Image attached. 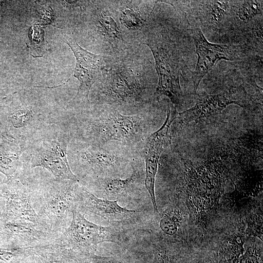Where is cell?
Wrapping results in <instances>:
<instances>
[{
    "mask_svg": "<svg viewBox=\"0 0 263 263\" xmlns=\"http://www.w3.org/2000/svg\"><path fill=\"white\" fill-rule=\"evenodd\" d=\"M34 253L33 248H21L0 244V263H21Z\"/></svg>",
    "mask_w": 263,
    "mask_h": 263,
    "instance_id": "ffe728a7",
    "label": "cell"
},
{
    "mask_svg": "<svg viewBox=\"0 0 263 263\" xmlns=\"http://www.w3.org/2000/svg\"><path fill=\"white\" fill-rule=\"evenodd\" d=\"M144 58L135 53L110 56L93 86L91 103L126 115L149 110L154 92Z\"/></svg>",
    "mask_w": 263,
    "mask_h": 263,
    "instance_id": "7a4b0ae2",
    "label": "cell"
},
{
    "mask_svg": "<svg viewBox=\"0 0 263 263\" xmlns=\"http://www.w3.org/2000/svg\"><path fill=\"white\" fill-rule=\"evenodd\" d=\"M33 189L35 207L42 225L61 233L70 224L76 208L77 180H58L53 176L26 174Z\"/></svg>",
    "mask_w": 263,
    "mask_h": 263,
    "instance_id": "3957f363",
    "label": "cell"
},
{
    "mask_svg": "<svg viewBox=\"0 0 263 263\" xmlns=\"http://www.w3.org/2000/svg\"><path fill=\"white\" fill-rule=\"evenodd\" d=\"M99 2L93 18L97 35L104 49L111 54V56H121L130 51V38L136 37L122 26L119 20L117 1Z\"/></svg>",
    "mask_w": 263,
    "mask_h": 263,
    "instance_id": "7c38bea8",
    "label": "cell"
},
{
    "mask_svg": "<svg viewBox=\"0 0 263 263\" xmlns=\"http://www.w3.org/2000/svg\"><path fill=\"white\" fill-rule=\"evenodd\" d=\"M70 136L64 122L45 129L28 145L22 159L25 169L40 167L58 180H77L70 168L68 147Z\"/></svg>",
    "mask_w": 263,
    "mask_h": 263,
    "instance_id": "5b68a950",
    "label": "cell"
},
{
    "mask_svg": "<svg viewBox=\"0 0 263 263\" xmlns=\"http://www.w3.org/2000/svg\"><path fill=\"white\" fill-rule=\"evenodd\" d=\"M153 123L150 110L126 115L91 103L67 114L65 119L70 141L120 149L139 154L145 140L152 133Z\"/></svg>",
    "mask_w": 263,
    "mask_h": 263,
    "instance_id": "6da1fadb",
    "label": "cell"
},
{
    "mask_svg": "<svg viewBox=\"0 0 263 263\" xmlns=\"http://www.w3.org/2000/svg\"><path fill=\"white\" fill-rule=\"evenodd\" d=\"M132 168L127 178H97L82 186L99 198L116 201L130 209L146 208L144 202L149 194L145 186V164L141 155L134 158Z\"/></svg>",
    "mask_w": 263,
    "mask_h": 263,
    "instance_id": "ba28073f",
    "label": "cell"
},
{
    "mask_svg": "<svg viewBox=\"0 0 263 263\" xmlns=\"http://www.w3.org/2000/svg\"><path fill=\"white\" fill-rule=\"evenodd\" d=\"M236 91L229 90L216 94H206L198 97L192 107L183 112L177 113L176 118L182 126L190 122L197 123L200 121L214 117L220 114L228 106L238 105L243 107V104L236 98Z\"/></svg>",
    "mask_w": 263,
    "mask_h": 263,
    "instance_id": "2e32d148",
    "label": "cell"
},
{
    "mask_svg": "<svg viewBox=\"0 0 263 263\" xmlns=\"http://www.w3.org/2000/svg\"><path fill=\"white\" fill-rule=\"evenodd\" d=\"M60 234L33 223L3 218L2 215L0 231V244L34 248L48 244Z\"/></svg>",
    "mask_w": 263,
    "mask_h": 263,
    "instance_id": "9a60e30c",
    "label": "cell"
},
{
    "mask_svg": "<svg viewBox=\"0 0 263 263\" xmlns=\"http://www.w3.org/2000/svg\"><path fill=\"white\" fill-rule=\"evenodd\" d=\"M16 98L7 115V138L27 147L28 144L48 127L64 121L65 116L40 105L35 99L24 96Z\"/></svg>",
    "mask_w": 263,
    "mask_h": 263,
    "instance_id": "52a82bcc",
    "label": "cell"
},
{
    "mask_svg": "<svg viewBox=\"0 0 263 263\" xmlns=\"http://www.w3.org/2000/svg\"><path fill=\"white\" fill-rule=\"evenodd\" d=\"M191 36L198 56L195 70L192 72L193 91L196 93L200 82L205 75L219 60H231L226 46L209 42L199 27L191 29Z\"/></svg>",
    "mask_w": 263,
    "mask_h": 263,
    "instance_id": "e0dca14e",
    "label": "cell"
},
{
    "mask_svg": "<svg viewBox=\"0 0 263 263\" xmlns=\"http://www.w3.org/2000/svg\"><path fill=\"white\" fill-rule=\"evenodd\" d=\"M76 208L97 224L119 227L128 231L138 228L147 220L146 208L130 209L122 207L116 201L97 197L80 184Z\"/></svg>",
    "mask_w": 263,
    "mask_h": 263,
    "instance_id": "9c48e42d",
    "label": "cell"
},
{
    "mask_svg": "<svg viewBox=\"0 0 263 263\" xmlns=\"http://www.w3.org/2000/svg\"><path fill=\"white\" fill-rule=\"evenodd\" d=\"M0 201L3 218L22 220L44 227L35 207L32 187L24 174L4 182Z\"/></svg>",
    "mask_w": 263,
    "mask_h": 263,
    "instance_id": "4fadbf2b",
    "label": "cell"
},
{
    "mask_svg": "<svg viewBox=\"0 0 263 263\" xmlns=\"http://www.w3.org/2000/svg\"><path fill=\"white\" fill-rule=\"evenodd\" d=\"M5 181H1L0 179V201L1 199V189H2V187L3 185V184L4 183Z\"/></svg>",
    "mask_w": 263,
    "mask_h": 263,
    "instance_id": "4316f807",
    "label": "cell"
},
{
    "mask_svg": "<svg viewBox=\"0 0 263 263\" xmlns=\"http://www.w3.org/2000/svg\"><path fill=\"white\" fill-rule=\"evenodd\" d=\"M117 1L119 20L125 29L135 37L142 33L148 19L143 16L137 6L139 1Z\"/></svg>",
    "mask_w": 263,
    "mask_h": 263,
    "instance_id": "ac0fdd59",
    "label": "cell"
},
{
    "mask_svg": "<svg viewBox=\"0 0 263 263\" xmlns=\"http://www.w3.org/2000/svg\"><path fill=\"white\" fill-rule=\"evenodd\" d=\"M177 114L172 104H168L167 116L163 124L145 140L140 155L145 164V186L149 194L155 215L159 213L155 192V183L162 154L171 145L170 127Z\"/></svg>",
    "mask_w": 263,
    "mask_h": 263,
    "instance_id": "8fae6325",
    "label": "cell"
},
{
    "mask_svg": "<svg viewBox=\"0 0 263 263\" xmlns=\"http://www.w3.org/2000/svg\"><path fill=\"white\" fill-rule=\"evenodd\" d=\"M244 262V263H262V258L261 255L247 252L245 255Z\"/></svg>",
    "mask_w": 263,
    "mask_h": 263,
    "instance_id": "d4e9b609",
    "label": "cell"
},
{
    "mask_svg": "<svg viewBox=\"0 0 263 263\" xmlns=\"http://www.w3.org/2000/svg\"><path fill=\"white\" fill-rule=\"evenodd\" d=\"M140 155L73 141H70L67 152L71 170L81 185L103 177L127 178L132 172V161Z\"/></svg>",
    "mask_w": 263,
    "mask_h": 263,
    "instance_id": "277c9868",
    "label": "cell"
},
{
    "mask_svg": "<svg viewBox=\"0 0 263 263\" xmlns=\"http://www.w3.org/2000/svg\"><path fill=\"white\" fill-rule=\"evenodd\" d=\"M142 34L143 43L151 50L158 81L154 98L167 96L177 110L182 105L183 92L180 82V56L174 43L163 33H154L146 28Z\"/></svg>",
    "mask_w": 263,
    "mask_h": 263,
    "instance_id": "8992f818",
    "label": "cell"
},
{
    "mask_svg": "<svg viewBox=\"0 0 263 263\" xmlns=\"http://www.w3.org/2000/svg\"><path fill=\"white\" fill-rule=\"evenodd\" d=\"M153 245L151 251L153 253V263H180L178 259L170 254L167 250L161 246Z\"/></svg>",
    "mask_w": 263,
    "mask_h": 263,
    "instance_id": "cb8c5ba5",
    "label": "cell"
},
{
    "mask_svg": "<svg viewBox=\"0 0 263 263\" xmlns=\"http://www.w3.org/2000/svg\"><path fill=\"white\" fill-rule=\"evenodd\" d=\"M64 39L73 51L76 60L72 77L76 78L79 83L77 93L72 100L81 104L90 103L91 90L110 56L97 55L88 51L81 47L71 35H65Z\"/></svg>",
    "mask_w": 263,
    "mask_h": 263,
    "instance_id": "5bb4252c",
    "label": "cell"
},
{
    "mask_svg": "<svg viewBox=\"0 0 263 263\" xmlns=\"http://www.w3.org/2000/svg\"><path fill=\"white\" fill-rule=\"evenodd\" d=\"M79 263H129L128 260L119 257L102 256L94 253L81 257Z\"/></svg>",
    "mask_w": 263,
    "mask_h": 263,
    "instance_id": "603a6c76",
    "label": "cell"
},
{
    "mask_svg": "<svg viewBox=\"0 0 263 263\" xmlns=\"http://www.w3.org/2000/svg\"><path fill=\"white\" fill-rule=\"evenodd\" d=\"M67 227L59 236L61 242L80 256L94 253L98 244L108 242L122 247L129 232L113 226H103L88 220L77 209L72 211Z\"/></svg>",
    "mask_w": 263,
    "mask_h": 263,
    "instance_id": "30bf717a",
    "label": "cell"
},
{
    "mask_svg": "<svg viewBox=\"0 0 263 263\" xmlns=\"http://www.w3.org/2000/svg\"><path fill=\"white\" fill-rule=\"evenodd\" d=\"M156 216L159 218V227L162 233L169 237H173L177 234L183 219L179 208L169 206Z\"/></svg>",
    "mask_w": 263,
    "mask_h": 263,
    "instance_id": "d6986e66",
    "label": "cell"
},
{
    "mask_svg": "<svg viewBox=\"0 0 263 263\" xmlns=\"http://www.w3.org/2000/svg\"><path fill=\"white\" fill-rule=\"evenodd\" d=\"M237 15L238 19L244 22H248L262 12L263 1L244 0L241 1Z\"/></svg>",
    "mask_w": 263,
    "mask_h": 263,
    "instance_id": "7402d4cb",
    "label": "cell"
},
{
    "mask_svg": "<svg viewBox=\"0 0 263 263\" xmlns=\"http://www.w3.org/2000/svg\"><path fill=\"white\" fill-rule=\"evenodd\" d=\"M229 2L227 0L206 1L207 17L209 23L216 24L222 21L229 7Z\"/></svg>",
    "mask_w": 263,
    "mask_h": 263,
    "instance_id": "44dd1931",
    "label": "cell"
},
{
    "mask_svg": "<svg viewBox=\"0 0 263 263\" xmlns=\"http://www.w3.org/2000/svg\"><path fill=\"white\" fill-rule=\"evenodd\" d=\"M2 203L0 201V224L2 218Z\"/></svg>",
    "mask_w": 263,
    "mask_h": 263,
    "instance_id": "484cf974",
    "label": "cell"
}]
</instances>
